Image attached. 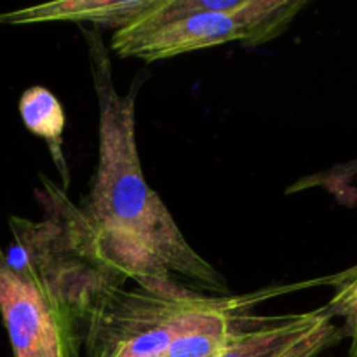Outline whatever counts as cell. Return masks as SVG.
<instances>
[{"label": "cell", "instance_id": "cell-6", "mask_svg": "<svg viewBox=\"0 0 357 357\" xmlns=\"http://www.w3.org/2000/svg\"><path fill=\"white\" fill-rule=\"evenodd\" d=\"M152 0H61L14 13L0 14V23H44V21H75L94 23L119 30L131 23L150 6Z\"/></svg>", "mask_w": 357, "mask_h": 357}, {"label": "cell", "instance_id": "cell-9", "mask_svg": "<svg viewBox=\"0 0 357 357\" xmlns=\"http://www.w3.org/2000/svg\"><path fill=\"white\" fill-rule=\"evenodd\" d=\"M357 183V155L347 162L337 164L326 171L302 178L296 181L288 192L307 190V188H324L335 195H345L352 190V185Z\"/></svg>", "mask_w": 357, "mask_h": 357}, {"label": "cell", "instance_id": "cell-7", "mask_svg": "<svg viewBox=\"0 0 357 357\" xmlns=\"http://www.w3.org/2000/svg\"><path fill=\"white\" fill-rule=\"evenodd\" d=\"M20 114L28 131L47 142L56 166L66 180V160L61 152L66 119L58 98L42 86L30 87L20 100Z\"/></svg>", "mask_w": 357, "mask_h": 357}, {"label": "cell", "instance_id": "cell-8", "mask_svg": "<svg viewBox=\"0 0 357 357\" xmlns=\"http://www.w3.org/2000/svg\"><path fill=\"white\" fill-rule=\"evenodd\" d=\"M328 284H335V295L326 303L333 317H344V333L351 338L349 357H357V265L328 278Z\"/></svg>", "mask_w": 357, "mask_h": 357}, {"label": "cell", "instance_id": "cell-3", "mask_svg": "<svg viewBox=\"0 0 357 357\" xmlns=\"http://www.w3.org/2000/svg\"><path fill=\"white\" fill-rule=\"evenodd\" d=\"M192 291L112 288L84 323V357H166L176 335L178 314Z\"/></svg>", "mask_w": 357, "mask_h": 357}, {"label": "cell", "instance_id": "cell-4", "mask_svg": "<svg viewBox=\"0 0 357 357\" xmlns=\"http://www.w3.org/2000/svg\"><path fill=\"white\" fill-rule=\"evenodd\" d=\"M0 314L14 357H80L82 328L45 286L0 258Z\"/></svg>", "mask_w": 357, "mask_h": 357}, {"label": "cell", "instance_id": "cell-5", "mask_svg": "<svg viewBox=\"0 0 357 357\" xmlns=\"http://www.w3.org/2000/svg\"><path fill=\"white\" fill-rule=\"evenodd\" d=\"M326 307L298 314L244 317L216 357H319L344 338Z\"/></svg>", "mask_w": 357, "mask_h": 357}, {"label": "cell", "instance_id": "cell-2", "mask_svg": "<svg viewBox=\"0 0 357 357\" xmlns=\"http://www.w3.org/2000/svg\"><path fill=\"white\" fill-rule=\"evenodd\" d=\"M305 6V0H152L114 31L110 47L122 58L159 61L230 42L265 44Z\"/></svg>", "mask_w": 357, "mask_h": 357}, {"label": "cell", "instance_id": "cell-1", "mask_svg": "<svg viewBox=\"0 0 357 357\" xmlns=\"http://www.w3.org/2000/svg\"><path fill=\"white\" fill-rule=\"evenodd\" d=\"M100 108L98 167L82 215L94 253L124 281L153 293L188 284L227 295L223 275L185 239L166 204L143 176L136 145L135 93L121 94L103 40L86 31Z\"/></svg>", "mask_w": 357, "mask_h": 357}]
</instances>
